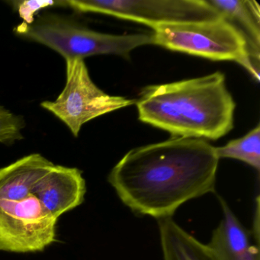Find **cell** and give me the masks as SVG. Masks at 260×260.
Returning <instances> with one entry per match:
<instances>
[{
    "label": "cell",
    "mask_w": 260,
    "mask_h": 260,
    "mask_svg": "<svg viewBox=\"0 0 260 260\" xmlns=\"http://www.w3.org/2000/svg\"><path fill=\"white\" fill-rule=\"evenodd\" d=\"M219 160L208 141L173 137L129 150L108 182L137 215L172 218L185 202L214 192Z\"/></svg>",
    "instance_id": "1"
},
{
    "label": "cell",
    "mask_w": 260,
    "mask_h": 260,
    "mask_svg": "<svg viewBox=\"0 0 260 260\" xmlns=\"http://www.w3.org/2000/svg\"><path fill=\"white\" fill-rule=\"evenodd\" d=\"M135 105L140 121L177 138L217 140L234 127L236 103L219 71L147 86Z\"/></svg>",
    "instance_id": "2"
},
{
    "label": "cell",
    "mask_w": 260,
    "mask_h": 260,
    "mask_svg": "<svg viewBox=\"0 0 260 260\" xmlns=\"http://www.w3.org/2000/svg\"><path fill=\"white\" fill-rule=\"evenodd\" d=\"M16 32L28 40L48 47L68 60H84L91 56L112 54L125 59L144 45H153L152 33L112 35L94 31L75 19L46 13L29 25L22 24Z\"/></svg>",
    "instance_id": "3"
},
{
    "label": "cell",
    "mask_w": 260,
    "mask_h": 260,
    "mask_svg": "<svg viewBox=\"0 0 260 260\" xmlns=\"http://www.w3.org/2000/svg\"><path fill=\"white\" fill-rule=\"evenodd\" d=\"M153 45L212 60L234 61L259 80V65L243 35L223 17L160 25L152 28Z\"/></svg>",
    "instance_id": "4"
},
{
    "label": "cell",
    "mask_w": 260,
    "mask_h": 260,
    "mask_svg": "<svg viewBox=\"0 0 260 260\" xmlns=\"http://www.w3.org/2000/svg\"><path fill=\"white\" fill-rule=\"evenodd\" d=\"M136 100L106 93L94 83L84 60L66 61V83L54 101L41 106L66 124L74 137L91 120L135 105Z\"/></svg>",
    "instance_id": "5"
},
{
    "label": "cell",
    "mask_w": 260,
    "mask_h": 260,
    "mask_svg": "<svg viewBox=\"0 0 260 260\" xmlns=\"http://www.w3.org/2000/svg\"><path fill=\"white\" fill-rule=\"evenodd\" d=\"M79 13L114 16L148 25L201 22L222 17L208 0H66Z\"/></svg>",
    "instance_id": "6"
},
{
    "label": "cell",
    "mask_w": 260,
    "mask_h": 260,
    "mask_svg": "<svg viewBox=\"0 0 260 260\" xmlns=\"http://www.w3.org/2000/svg\"><path fill=\"white\" fill-rule=\"evenodd\" d=\"M57 220L34 194L0 201V251L42 252L56 241Z\"/></svg>",
    "instance_id": "7"
},
{
    "label": "cell",
    "mask_w": 260,
    "mask_h": 260,
    "mask_svg": "<svg viewBox=\"0 0 260 260\" xmlns=\"http://www.w3.org/2000/svg\"><path fill=\"white\" fill-rule=\"evenodd\" d=\"M86 193V180L81 170L55 164L33 190L44 208L57 219L81 205Z\"/></svg>",
    "instance_id": "8"
},
{
    "label": "cell",
    "mask_w": 260,
    "mask_h": 260,
    "mask_svg": "<svg viewBox=\"0 0 260 260\" xmlns=\"http://www.w3.org/2000/svg\"><path fill=\"white\" fill-rule=\"evenodd\" d=\"M223 218L212 231L208 243L220 260H260L259 245L223 198L219 197Z\"/></svg>",
    "instance_id": "9"
},
{
    "label": "cell",
    "mask_w": 260,
    "mask_h": 260,
    "mask_svg": "<svg viewBox=\"0 0 260 260\" xmlns=\"http://www.w3.org/2000/svg\"><path fill=\"white\" fill-rule=\"evenodd\" d=\"M54 166L40 153H32L0 169V201H19L33 194Z\"/></svg>",
    "instance_id": "10"
},
{
    "label": "cell",
    "mask_w": 260,
    "mask_h": 260,
    "mask_svg": "<svg viewBox=\"0 0 260 260\" xmlns=\"http://www.w3.org/2000/svg\"><path fill=\"white\" fill-rule=\"evenodd\" d=\"M158 226L164 260H220L173 218L158 220Z\"/></svg>",
    "instance_id": "11"
},
{
    "label": "cell",
    "mask_w": 260,
    "mask_h": 260,
    "mask_svg": "<svg viewBox=\"0 0 260 260\" xmlns=\"http://www.w3.org/2000/svg\"><path fill=\"white\" fill-rule=\"evenodd\" d=\"M223 19L244 36L252 58L259 61V6L250 0H208Z\"/></svg>",
    "instance_id": "12"
},
{
    "label": "cell",
    "mask_w": 260,
    "mask_h": 260,
    "mask_svg": "<svg viewBox=\"0 0 260 260\" xmlns=\"http://www.w3.org/2000/svg\"><path fill=\"white\" fill-rule=\"evenodd\" d=\"M219 159L230 158L242 161L259 172L260 124L245 136L233 140L222 147H215Z\"/></svg>",
    "instance_id": "13"
},
{
    "label": "cell",
    "mask_w": 260,
    "mask_h": 260,
    "mask_svg": "<svg viewBox=\"0 0 260 260\" xmlns=\"http://www.w3.org/2000/svg\"><path fill=\"white\" fill-rule=\"evenodd\" d=\"M25 119L0 105V144L11 145L23 139Z\"/></svg>",
    "instance_id": "14"
},
{
    "label": "cell",
    "mask_w": 260,
    "mask_h": 260,
    "mask_svg": "<svg viewBox=\"0 0 260 260\" xmlns=\"http://www.w3.org/2000/svg\"><path fill=\"white\" fill-rule=\"evenodd\" d=\"M19 17L23 20V25H29L36 20L35 16L45 9L52 7H67L64 1H46V0H30L16 1L13 3Z\"/></svg>",
    "instance_id": "15"
}]
</instances>
